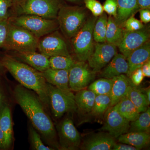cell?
<instances>
[{
  "instance_id": "obj_1",
  "label": "cell",
  "mask_w": 150,
  "mask_h": 150,
  "mask_svg": "<svg viewBox=\"0 0 150 150\" xmlns=\"http://www.w3.org/2000/svg\"><path fill=\"white\" fill-rule=\"evenodd\" d=\"M13 95L34 129L51 147L58 148L56 129L38 96L21 84L15 87Z\"/></svg>"
},
{
  "instance_id": "obj_2",
  "label": "cell",
  "mask_w": 150,
  "mask_h": 150,
  "mask_svg": "<svg viewBox=\"0 0 150 150\" xmlns=\"http://www.w3.org/2000/svg\"><path fill=\"white\" fill-rule=\"evenodd\" d=\"M1 63L21 85L31 90L38 96L48 111L49 108L48 83L42 72L9 55L4 56Z\"/></svg>"
},
{
  "instance_id": "obj_3",
  "label": "cell",
  "mask_w": 150,
  "mask_h": 150,
  "mask_svg": "<svg viewBox=\"0 0 150 150\" xmlns=\"http://www.w3.org/2000/svg\"><path fill=\"white\" fill-rule=\"evenodd\" d=\"M87 17L86 11L83 7L63 5L57 16L59 28L65 37L71 39L83 26Z\"/></svg>"
},
{
  "instance_id": "obj_4",
  "label": "cell",
  "mask_w": 150,
  "mask_h": 150,
  "mask_svg": "<svg viewBox=\"0 0 150 150\" xmlns=\"http://www.w3.org/2000/svg\"><path fill=\"white\" fill-rule=\"evenodd\" d=\"M8 20L12 24L27 30L39 39L59 28L57 19L46 18L32 15L11 17Z\"/></svg>"
},
{
  "instance_id": "obj_5",
  "label": "cell",
  "mask_w": 150,
  "mask_h": 150,
  "mask_svg": "<svg viewBox=\"0 0 150 150\" xmlns=\"http://www.w3.org/2000/svg\"><path fill=\"white\" fill-rule=\"evenodd\" d=\"M63 5L62 0H23L13 6L16 16L32 15L48 19H57Z\"/></svg>"
},
{
  "instance_id": "obj_6",
  "label": "cell",
  "mask_w": 150,
  "mask_h": 150,
  "mask_svg": "<svg viewBox=\"0 0 150 150\" xmlns=\"http://www.w3.org/2000/svg\"><path fill=\"white\" fill-rule=\"evenodd\" d=\"M98 17L87 19L83 26L71 38L73 50L79 61L86 62L92 54L94 48L93 29Z\"/></svg>"
},
{
  "instance_id": "obj_7",
  "label": "cell",
  "mask_w": 150,
  "mask_h": 150,
  "mask_svg": "<svg viewBox=\"0 0 150 150\" xmlns=\"http://www.w3.org/2000/svg\"><path fill=\"white\" fill-rule=\"evenodd\" d=\"M39 40L27 30L9 22L8 33L4 48L17 52L36 51Z\"/></svg>"
},
{
  "instance_id": "obj_8",
  "label": "cell",
  "mask_w": 150,
  "mask_h": 150,
  "mask_svg": "<svg viewBox=\"0 0 150 150\" xmlns=\"http://www.w3.org/2000/svg\"><path fill=\"white\" fill-rule=\"evenodd\" d=\"M48 88L49 107L55 119H59L66 113L76 110L74 96L69 95L48 83Z\"/></svg>"
},
{
  "instance_id": "obj_9",
  "label": "cell",
  "mask_w": 150,
  "mask_h": 150,
  "mask_svg": "<svg viewBox=\"0 0 150 150\" xmlns=\"http://www.w3.org/2000/svg\"><path fill=\"white\" fill-rule=\"evenodd\" d=\"M96 74L86 62H75L69 70L70 90L77 92L85 89L94 79Z\"/></svg>"
},
{
  "instance_id": "obj_10",
  "label": "cell",
  "mask_w": 150,
  "mask_h": 150,
  "mask_svg": "<svg viewBox=\"0 0 150 150\" xmlns=\"http://www.w3.org/2000/svg\"><path fill=\"white\" fill-rule=\"evenodd\" d=\"M59 146L62 150H77L80 147L81 138L72 120L67 118L56 126Z\"/></svg>"
},
{
  "instance_id": "obj_11",
  "label": "cell",
  "mask_w": 150,
  "mask_h": 150,
  "mask_svg": "<svg viewBox=\"0 0 150 150\" xmlns=\"http://www.w3.org/2000/svg\"><path fill=\"white\" fill-rule=\"evenodd\" d=\"M37 49L49 58L56 56H71L66 41L58 30L40 38Z\"/></svg>"
},
{
  "instance_id": "obj_12",
  "label": "cell",
  "mask_w": 150,
  "mask_h": 150,
  "mask_svg": "<svg viewBox=\"0 0 150 150\" xmlns=\"http://www.w3.org/2000/svg\"><path fill=\"white\" fill-rule=\"evenodd\" d=\"M117 54L115 45L106 42L95 43L93 52L87 60L89 66L94 72H99Z\"/></svg>"
},
{
  "instance_id": "obj_13",
  "label": "cell",
  "mask_w": 150,
  "mask_h": 150,
  "mask_svg": "<svg viewBox=\"0 0 150 150\" xmlns=\"http://www.w3.org/2000/svg\"><path fill=\"white\" fill-rule=\"evenodd\" d=\"M104 125L100 129L105 131L115 139L129 132L130 122L121 115L114 106L106 111Z\"/></svg>"
},
{
  "instance_id": "obj_14",
  "label": "cell",
  "mask_w": 150,
  "mask_h": 150,
  "mask_svg": "<svg viewBox=\"0 0 150 150\" xmlns=\"http://www.w3.org/2000/svg\"><path fill=\"white\" fill-rule=\"evenodd\" d=\"M149 30L145 27L137 31L126 30L117 47L121 54L127 59L133 51L149 41Z\"/></svg>"
},
{
  "instance_id": "obj_15",
  "label": "cell",
  "mask_w": 150,
  "mask_h": 150,
  "mask_svg": "<svg viewBox=\"0 0 150 150\" xmlns=\"http://www.w3.org/2000/svg\"><path fill=\"white\" fill-rule=\"evenodd\" d=\"M115 139L107 132L100 131L89 135L80 148L84 150H112L116 144Z\"/></svg>"
},
{
  "instance_id": "obj_16",
  "label": "cell",
  "mask_w": 150,
  "mask_h": 150,
  "mask_svg": "<svg viewBox=\"0 0 150 150\" xmlns=\"http://www.w3.org/2000/svg\"><path fill=\"white\" fill-rule=\"evenodd\" d=\"M42 74L47 83L69 95L74 96L69 86V70L53 69L50 68Z\"/></svg>"
},
{
  "instance_id": "obj_17",
  "label": "cell",
  "mask_w": 150,
  "mask_h": 150,
  "mask_svg": "<svg viewBox=\"0 0 150 150\" xmlns=\"http://www.w3.org/2000/svg\"><path fill=\"white\" fill-rule=\"evenodd\" d=\"M127 59L121 54L117 53L100 73L101 77L112 79L121 74H127L129 71Z\"/></svg>"
},
{
  "instance_id": "obj_18",
  "label": "cell",
  "mask_w": 150,
  "mask_h": 150,
  "mask_svg": "<svg viewBox=\"0 0 150 150\" xmlns=\"http://www.w3.org/2000/svg\"><path fill=\"white\" fill-rule=\"evenodd\" d=\"M16 56L22 62L41 72L50 68L49 57L36 51L16 52Z\"/></svg>"
},
{
  "instance_id": "obj_19",
  "label": "cell",
  "mask_w": 150,
  "mask_h": 150,
  "mask_svg": "<svg viewBox=\"0 0 150 150\" xmlns=\"http://www.w3.org/2000/svg\"><path fill=\"white\" fill-rule=\"evenodd\" d=\"M149 60L150 44L149 41H148L133 51L127 58L129 68L127 76H130L131 73L137 69L141 68Z\"/></svg>"
},
{
  "instance_id": "obj_20",
  "label": "cell",
  "mask_w": 150,
  "mask_h": 150,
  "mask_svg": "<svg viewBox=\"0 0 150 150\" xmlns=\"http://www.w3.org/2000/svg\"><path fill=\"white\" fill-rule=\"evenodd\" d=\"M112 79L113 83L110 95L111 99L110 107L114 106L126 97L128 87L132 83L129 77L124 74Z\"/></svg>"
},
{
  "instance_id": "obj_21",
  "label": "cell",
  "mask_w": 150,
  "mask_h": 150,
  "mask_svg": "<svg viewBox=\"0 0 150 150\" xmlns=\"http://www.w3.org/2000/svg\"><path fill=\"white\" fill-rule=\"evenodd\" d=\"M117 139L119 143L131 145L139 150L150 144V135L146 132H128L121 135Z\"/></svg>"
},
{
  "instance_id": "obj_22",
  "label": "cell",
  "mask_w": 150,
  "mask_h": 150,
  "mask_svg": "<svg viewBox=\"0 0 150 150\" xmlns=\"http://www.w3.org/2000/svg\"><path fill=\"white\" fill-rule=\"evenodd\" d=\"M126 30L114 17H108L106 42L118 47L121 43Z\"/></svg>"
},
{
  "instance_id": "obj_23",
  "label": "cell",
  "mask_w": 150,
  "mask_h": 150,
  "mask_svg": "<svg viewBox=\"0 0 150 150\" xmlns=\"http://www.w3.org/2000/svg\"><path fill=\"white\" fill-rule=\"evenodd\" d=\"M0 127L4 134L6 149L11 146L13 137L11 114L8 105H2L0 108Z\"/></svg>"
},
{
  "instance_id": "obj_24",
  "label": "cell",
  "mask_w": 150,
  "mask_h": 150,
  "mask_svg": "<svg viewBox=\"0 0 150 150\" xmlns=\"http://www.w3.org/2000/svg\"><path fill=\"white\" fill-rule=\"evenodd\" d=\"M96 95L91 91L86 89L77 91L74 99L77 109L84 114L90 113L95 100Z\"/></svg>"
},
{
  "instance_id": "obj_25",
  "label": "cell",
  "mask_w": 150,
  "mask_h": 150,
  "mask_svg": "<svg viewBox=\"0 0 150 150\" xmlns=\"http://www.w3.org/2000/svg\"><path fill=\"white\" fill-rule=\"evenodd\" d=\"M116 18L121 24L140 9L137 0H117Z\"/></svg>"
},
{
  "instance_id": "obj_26",
  "label": "cell",
  "mask_w": 150,
  "mask_h": 150,
  "mask_svg": "<svg viewBox=\"0 0 150 150\" xmlns=\"http://www.w3.org/2000/svg\"><path fill=\"white\" fill-rule=\"evenodd\" d=\"M131 84L128 87L126 97L134 104L140 113L144 112L147 109L150 103L141 89Z\"/></svg>"
},
{
  "instance_id": "obj_27",
  "label": "cell",
  "mask_w": 150,
  "mask_h": 150,
  "mask_svg": "<svg viewBox=\"0 0 150 150\" xmlns=\"http://www.w3.org/2000/svg\"><path fill=\"white\" fill-rule=\"evenodd\" d=\"M113 106L121 115L130 122L136 120L141 113L126 97Z\"/></svg>"
},
{
  "instance_id": "obj_28",
  "label": "cell",
  "mask_w": 150,
  "mask_h": 150,
  "mask_svg": "<svg viewBox=\"0 0 150 150\" xmlns=\"http://www.w3.org/2000/svg\"><path fill=\"white\" fill-rule=\"evenodd\" d=\"M139 116L135 121L130 122L129 132H146L150 134V109L141 112Z\"/></svg>"
},
{
  "instance_id": "obj_29",
  "label": "cell",
  "mask_w": 150,
  "mask_h": 150,
  "mask_svg": "<svg viewBox=\"0 0 150 150\" xmlns=\"http://www.w3.org/2000/svg\"><path fill=\"white\" fill-rule=\"evenodd\" d=\"M107 22V15L104 13L97 19L93 29V39L96 43L106 42Z\"/></svg>"
},
{
  "instance_id": "obj_30",
  "label": "cell",
  "mask_w": 150,
  "mask_h": 150,
  "mask_svg": "<svg viewBox=\"0 0 150 150\" xmlns=\"http://www.w3.org/2000/svg\"><path fill=\"white\" fill-rule=\"evenodd\" d=\"M112 83V79L101 78L91 83L88 87V89L93 92L96 95H110Z\"/></svg>"
},
{
  "instance_id": "obj_31",
  "label": "cell",
  "mask_w": 150,
  "mask_h": 150,
  "mask_svg": "<svg viewBox=\"0 0 150 150\" xmlns=\"http://www.w3.org/2000/svg\"><path fill=\"white\" fill-rule=\"evenodd\" d=\"M111 99L109 95H96L90 114L95 116L103 115L110 107Z\"/></svg>"
},
{
  "instance_id": "obj_32",
  "label": "cell",
  "mask_w": 150,
  "mask_h": 150,
  "mask_svg": "<svg viewBox=\"0 0 150 150\" xmlns=\"http://www.w3.org/2000/svg\"><path fill=\"white\" fill-rule=\"evenodd\" d=\"M50 67L53 69L69 70L75 63L71 56H56L49 58Z\"/></svg>"
},
{
  "instance_id": "obj_33",
  "label": "cell",
  "mask_w": 150,
  "mask_h": 150,
  "mask_svg": "<svg viewBox=\"0 0 150 150\" xmlns=\"http://www.w3.org/2000/svg\"><path fill=\"white\" fill-rule=\"evenodd\" d=\"M32 126H30L29 135L30 144L33 149L35 150H54V148L46 146L41 140L40 134Z\"/></svg>"
},
{
  "instance_id": "obj_34",
  "label": "cell",
  "mask_w": 150,
  "mask_h": 150,
  "mask_svg": "<svg viewBox=\"0 0 150 150\" xmlns=\"http://www.w3.org/2000/svg\"><path fill=\"white\" fill-rule=\"evenodd\" d=\"M86 8L91 11L93 16L98 17L104 13L103 6L97 0H83Z\"/></svg>"
},
{
  "instance_id": "obj_35",
  "label": "cell",
  "mask_w": 150,
  "mask_h": 150,
  "mask_svg": "<svg viewBox=\"0 0 150 150\" xmlns=\"http://www.w3.org/2000/svg\"><path fill=\"white\" fill-rule=\"evenodd\" d=\"M13 4V0H0V21L7 20L11 17L10 11Z\"/></svg>"
},
{
  "instance_id": "obj_36",
  "label": "cell",
  "mask_w": 150,
  "mask_h": 150,
  "mask_svg": "<svg viewBox=\"0 0 150 150\" xmlns=\"http://www.w3.org/2000/svg\"><path fill=\"white\" fill-rule=\"evenodd\" d=\"M123 26L127 31H134L139 30L144 27L142 21L132 16L123 23Z\"/></svg>"
},
{
  "instance_id": "obj_37",
  "label": "cell",
  "mask_w": 150,
  "mask_h": 150,
  "mask_svg": "<svg viewBox=\"0 0 150 150\" xmlns=\"http://www.w3.org/2000/svg\"><path fill=\"white\" fill-rule=\"evenodd\" d=\"M103 10L109 16L116 18L117 16V0H105L103 4Z\"/></svg>"
},
{
  "instance_id": "obj_38",
  "label": "cell",
  "mask_w": 150,
  "mask_h": 150,
  "mask_svg": "<svg viewBox=\"0 0 150 150\" xmlns=\"http://www.w3.org/2000/svg\"><path fill=\"white\" fill-rule=\"evenodd\" d=\"M9 24L8 20L0 21V48H4L5 44L8 33Z\"/></svg>"
},
{
  "instance_id": "obj_39",
  "label": "cell",
  "mask_w": 150,
  "mask_h": 150,
  "mask_svg": "<svg viewBox=\"0 0 150 150\" xmlns=\"http://www.w3.org/2000/svg\"><path fill=\"white\" fill-rule=\"evenodd\" d=\"M131 82L134 85L138 86L142 83L144 78L141 68L137 69L131 73L130 76Z\"/></svg>"
},
{
  "instance_id": "obj_40",
  "label": "cell",
  "mask_w": 150,
  "mask_h": 150,
  "mask_svg": "<svg viewBox=\"0 0 150 150\" xmlns=\"http://www.w3.org/2000/svg\"><path fill=\"white\" fill-rule=\"evenodd\" d=\"M140 17L141 21L144 23H148L150 22V10L149 9H140Z\"/></svg>"
},
{
  "instance_id": "obj_41",
  "label": "cell",
  "mask_w": 150,
  "mask_h": 150,
  "mask_svg": "<svg viewBox=\"0 0 150 150\" xmlns=\"http://www.w3.org/2000/svg\"><path fill=\"white\" fill-rule=\"evenodd\" d=\"M112 150H138L133 146L123 143L116 144L113 146Z\"/></svg>"
},
{
  "instance_id": "obj_42",
  "label": "cell",
  "mask_w": 150,
  "mask_h": 150,
  "mask_svg": "<svg viewBox=\"0 0 150 150\" xmlns=\"http://www.w3.org/2000/svg\"><path fill=\"white\" fill-rule=\"evenodd\" d=\"M142 72L144 77L149 78L150 77V60L145 63L141 67Z\"/></svg>"
},
{
  "instance_id": "obj_43",
  "label": "cell",
  "mask_w": 150,
  "mask_h": 150,
  "mask_svg": "<svg viewBox=\"0 0 150 150\" xmlns=\"http://www.w3.org/2000/svg\"><path fill=\"white\" fill-rule=\"evenodd\" d=\"M140 9H150V0H137Z\"/></svg>"
},
{
  "instance_id": "obj_44",
  "label": "cell",
  "mask_w": 150,
  "mask_h": 150,
  "mask_svg": "<svg viewBox=\"0 0 150 150\" xmlns=\"http://www.w3.org/2000/svg\"><path fill=\"white\" fill-rule=\"evenodd\" d=\"M0 149H6L4 134L0 127Z\"/></svg>"
},
{
  "instance_id": "obj_45",
  "label": "cell",
  "mask_w": 150,
  "mask_h": 150,
  "mask_svg": "<svg viewBox=\"0 0 150 150\" xmlns=\"http://www.w3.org/2000/svg\"><path fill=\"white\" fill-rule=\"evenodd\" d=\"M141 91L143 93L147 98L148 102L150 103V86L147 88L143 89V90L141 89Z\"/></svg>"
},
{
  "instance_id": "obj_46",
  "label": "cell",
  "mask_w": 150,
  "mask_h": 150,
  "mask_svg": "<svg viewBox=\"0 0 150 150\" xmlns=\"http://www.w3.org/2000/svg\"><path fill=\"white\" fill-rule=\"evenodd\" d=\"M66 1H67L70 2L78 4V3L81 2L82 1H83V0H66Z\"/></svg>"
},
{
  "instance_id": "obj_47",
  "label": "cell",
  "mask_w": 150,
  "mask_h": 150,
  "mask_svg": "<svg viewBox=\"0 0 150 150\" xmlns=\"http://www.w3.org/2000/svg\"><path fill=\"white\" fill-rule=\"evenodd\" d=\"M23 0H13V6L16 5L18 4L19 3L21 2Z\"/></svg>"
},
{
  "instance_id": "obj_48",
  "label": "cell",
  "mask_w": 150,
  "mask_h": 150,
  "mask_svg": "<svg viewBox=\"0 0 150 150\" xmlns=\"http://www.w3.org/2000/svg\"><path fill=\"white\" fill-rule=\"evenodd\" d=\"M2 94L0 90V108L2 106Z\"/></svg>"
}]
</instances>
